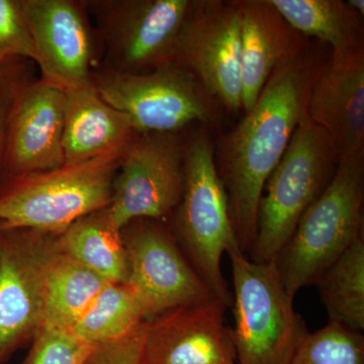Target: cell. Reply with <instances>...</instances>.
<instances>
[{"instance_id": "cell-29", "label": "cell", "mask_w": 364, "mask_h": 364, "mask_svg": "<svg viewBox=\"0 0 364 364\" xmlns=\"http://www.w3.org/2000/svg\"><path fill=\"white\" fill-rule=\"evenodd\" d=\"M348 6L353 9L354 11L360 14L361 16H364V1L363 0H348L346 1Z\"/></svg>"}, {"instance_id": "cell-25", "label": "cell", "mask_w": 364, "mask_h": 364, "mask_svg": "<svg viewBox=\"0 0 364 364\" xmlns=\"http://www.w3.org/2000/svg\"><path fill=\"white\" fill-rule=\"evenodd\" d=\"M23 364H85L95 345L73 333L41 327Z\"/></svg>"}, {"instance_id": "cell-22", "label": "cell", "mask_w": 364, "mask_h": 364, "mask_svg": "<svg viewBox=\"0 0 364 364\" xmlns=\"http://www.w3.org/2000/svg\"><path fill=\"white\" fill-rule=\"evenodd\" d=\"M329 322L352 331L364 329V233L316 280Z\"/></svg>"}, {"instance_id": "cell-1", "label": "cell", "mask_w": 364, "mask_h": 364, "mask_svg": "<svg viewBox=\"0 0 364 364\" xmlns=\"http://www.w3.org/2000/svg\"><path fill=\"white\" fill-rule=\"evenodd\" d=\"M323 66L306 51L277 67L252 109L225 139L219 173L239 249L246 256L268 177L306 117L309 95Z\"/></svg>"}, {"instance_id": "cell-27", "label": "cell", "mask_w": 364, "mask_h": 364, "mask_svg": "<svg viewBox=\"0 0 364 364\" xmlns=\"http://www.w3.org/2000/svg\"><path fill=\"white\" fill-rule=\"evenodd\" d=\"M31 72L26 60L11 59L6 61L0 75V193L7 183L6 158L9 117L16 95L21 87L31 80Z\"/></svg>"}, {"instance_id": "cell-23", "label": "cell", "mask_w": 364, "mask_h": 364, "mask_svg": "<svg viewBox=\"0 0 364 364\" xmlns=\"http://www.w3.org/2000/svg\"><path fill=\"white\" fill-rule=\"evenodd\" d=\"M148 320L145 303L131 284L109 282L69 331L97 345L119 338Z\"/></svg>"}, {"instance_id": "cell-19", "label": "cell", "mask_w": 364, "mask_h": 364, "mask_svg": "<svg viewBox=\"0 0 364 364\" xmlns=\"http://www.w3.org/2000/svg\"><path fill=\"white\" fill-rule=\"evenodd\" d=\"M60 252L109 282H127L129 263L121 229L109 205L80 218L57 237Z\"/></svg>"}, {"instance_id": "cell-15", "label": "cell", "mask_w": 364, "mask_h": 364, "mask_svg": "<svg viewBox=\"0 0 364 364\" xmlns=\"http://www.w3.org/2000/svg\"><path fill=\"white\" fill-rule=\"evenodd\" d=\"M226 309L213 299L172 309L147 321L143 364H237Z\"/></svg>"}, {"instance_id": "cell-10", "label": "cell", "mask_w": 364, "mask_h": 364, "mask_svg": "<svg viewBox=\"0 0 364 364\" xmlns=\"http://www.w3.org/2000/svg\"><path fill=\"white\" fill-rule=\"evenodd\" d=\"M176 62L228 112L242 109L241 16L237 0H191Z\"/></svg>"}, {"instance_id": "cell-30", "label": "cell", "mask_w": 364, "mask_h": 364, "mask_svg": "<svg viewBox=\"0 0 364 364\" xmlns=\"http://www.w3.org/2000/svg\"><path fill=\"white\" fill-rule=\"evenodd\" d=\"M6 63L4 64V65H0V75H1L2 72H4V65H6Z\"/></svg>"}, {"instance_id": "cell-17", "label": "cell", "mask_w": 364, "mask_h": 364, "mask_svg": "<svg viewBox=\"0 0 364 364\" xmlns=\"http://www.w3.org/2000/svg\"><path fill=\"white\" fill-rule=\"evenodd\" d=\"M241 16L242 109L250 111L277 67L306 51V37L269 0H237Z\"/></svg>"}, {"instance_id": "cell-7", "label": "cell", "mask_w": 364, "mask_h": 364, "mask_svg": "<svg viewBox=\"0 0 364 364\" xmlns=\"http://www.w3.org/2000/svg\"><path fill=\"white\" fill-rule=\"evenodd\" d=\"M102 48L98 67L143 74L176 62L191 0H85Z\"/></svg>"}, {"instance_id": "cell-28", "label": "cell", "mask_w": 364, "mask_h": 364, "mask_svg": "<svg viewBox=\"0 0 364 364\" xmlns=\"http://www.w3.org/2000/svg\"><path fill=\"white\" fill-rule=\"evenodd\" d=\"M147 321L119 338L95 345L85 364H143Z\"/></svg>"}, {"instance_id": "cell-5", "label": "cell", "mask_w": 364, "mask_h": 364, "mask_svg": "<svg viewBox=\"0 0 364 364\" xmlns=\"http://www.w3.org/2000/svg\"><path fill=\"white\" fill-rule=\"evenodd\" d=\"M338 162L328 134L306 117L265 184L249 259H275L306 208L331 181Z\"/></svg>"}, {"instance_id": "cell-20", "label": "cell", "mask_w": 364, "mask_h": 364, "mask_svg": "<svg viewBox=\"0 0 364 364\" xmlns=\"http://www.w3.org/2000/svg\"><path fill=\"white\" fill-rule=\"evenodd\" d=\"M107 282L100 275L57 249L46 280L41 327L71 330Z\"/></svg>"}, {"instance_id": "cell-13", "label": "cell", "mask_w": 364, "mask_h": 364, "mask_svg": "<svg viewBox=\"0 0 364 364\" xmlns=\"http://www.w3.org/2000/svg\"><path fill=\"white\" fill-rule=\"evenodd\" d=\"M41 78L62 90L93 86L100 37L85 0H21Z\"/></svg>"}, {"instance_id": "cell-16", "label": "cell", "mask_w": 364, "mask_h": 364, "mask_svg": "<svg viewBox=\"0 0 364 364\" xmlns=\"http://www.w3.org/2000/svg\"><path fill=\"white\" fill-rule=\"evenodd\" d=\"M306 117L328 134L338 161L364 153V47L332 51L311 90Z\"/></svg>"}, {"instance_id": "cell-4", "label": "cell", "mask_w": 364, "mask_h": 364, "mask_svg": "<svg viewBox=\"0 0 364 364\" xmlns=\"http://www.w3.org/2000/svg\"><path fill=\"white\" fill-rule=\"evenodd\" d=\"M126 151L9 182L0 193V229L60 234L80 218L107 207Z\"/></svg>"}, {"instance_id": "cell-9", "label": "cell", "mask_w": 364, "mask_h": 364, "mask_svg": "<svg viewBox=\"0 0 364 364\" xmlns=\"http://www.w3.org/2000/svg\"><path fill=\"white\" fill-rule=\"evenodd\" d=\"M59 234L0 229V364L32 341L42 324L46 280Z\"/></svg>"}, {"instance_id": "cell-26", "label": "cell", "mask_w": 364, "mask_h": 364, "mask_svg": "<svg viewBox=\"0 0 364 364\" xmlns=\"http://www.w3.org/2000/svg\"><path fill=\"white\" fill-rule=\"evenodd\" d=\"M37 51L21 0H0V65L11 59L37 63Z\"/></svg>"}, {"instance_id": "cell-6", "label": "cell", "mask_w": 364, "mask_h": 364, "mask_svg": "<svg viewBox=\"0 0 364 364\" xmlns=\"http://www.w3.org/2000/svg\"><path fill=\"white\" fill-rule=\"evenodd\" d=\"M227 255L233 277L237 364H291L309 331L274 263L254 262L240 251Z\"/></svg>"}, {"instance_id": "cell-2", "label": "cell", "mask_w": 364, "mask_h": 364, "mask_svg": "<svg viewBox=\"0 0 364 364\" xmlns=\"http://www.w3.org/2000/svg\"><path fill=\"white\" fill-rule=\"evenodd\" d=\"M167 225L213 296L227 308L232 306L233 296L223 274L222 258L240 249L212 141L205 131L184 145L183 193Z\"/></svg>"}, {"instance_id": "cell-14", "label": "cell", "mask_w": 364, "mask_h": 364, "mask_svg": "<svg viewBox=\"0 0 364 364\" xmlns=\"http://www.w3.org/2000/svg\"><path fill=\"white\" fill-rule=\"evenodd\" d=\"M65 90L45 79L32 78L21 87L14 102L7 133L9 183L65 164Z\"/></svg>"}, {"instance_id": "cell-11", "label": "cell", "mask_w": 364, "mask_h": 364, "mask_svg": "<svg viewBox=\"0 0 364 364\" xmlns=\"http://www.w3.org/2000/svg\"><path fill=\"white\" fill-rule=\"evenodd\" d=\"M184 145L177 133H146L127 149L109 205L119 229L142 218L168 221L183 193Z\"/></svg>"}, {"instance_id": "cell-18", "label": "cell", "mask_w": 364, "mask_h": 364, "mask_svg": "<svg viewBox=\"0 0 364 364\" xmlns=\"http://www.w3.org/2000/svg\"><path fill=\"white\" fill-rule=\"evenodd\" d=\"M63 152L76 164L128 149L141 135L130 119L105 102L95 85L65 90Z\"/></svg>"}, {"instance_id": "cell-21", "label": "cell", "mask_w": 364, "mask_h": 364, "mask_svg": "<svg viewBox=\"0 0 364 364\" xmlns=\"http://www.w3.org/2000/svg\"><path fill=\"white\" fill-rule=\"evenodd\" d=\"M291 28L332 51L364 47L363 16L342 0H269Z\"/></svg>"}, {"instance_id": "cell-8", "label": "cell", "mask_w": 364, "mask_h": 364, "mask_svg": "<svg viewBox=\"0 0 364 364\" xmlns=\"http://www.w3.org/2000/svg\"><path fill=\"white\" fill-rule=\"evenodd\" d=\"M93 85L100 97L130 119L140 134L178 133L191 124L215 121V100L176 62L143 74L97 67Z\"/></svg>"}, {"instance_id": "cell-3", "label": "cell", "mask_w": 364, "mask_h": 364, "mask_svg": "<svg viewBox=\"0 0 364 364\" xmlns=\"http://www.w3.org/2000/svg\"><path fill=\"white\" fill-rule=\"evenodd\" d=\"M364 153L340 160L334 176L272 261L294 299L363 234Z\"/></svg>"}, {"instance_id": "cell-24", "label": "cell", "mask_w": 364, "mask_h": 364, "mask_svg": "<svg viewBox=\"0 0 364 364\" xmlns=\"http://www.w3.org/2000/svg\"><path fill=\"white\" fill-rule=\"evenodd\" d=\"M291 364H364L363 332L329 322L306 335Z\"/></svg>"}, {"instance_id": "cell-12", "label": "cell", "mask_w": 364, "mask_h": 364, "mask_svg": "<svg viewBox=\"0 0 364 364\" xmlns=\"http://www.w3.org/2000/svg\"><path fill=\"white\" fill-rule=\"evenodd\" d=\"M121 233L129 263L127 282L143 299L149 320L178 306L215 299L182 252L167 222L136 219Z\"/></svg>"}]
</instances>
